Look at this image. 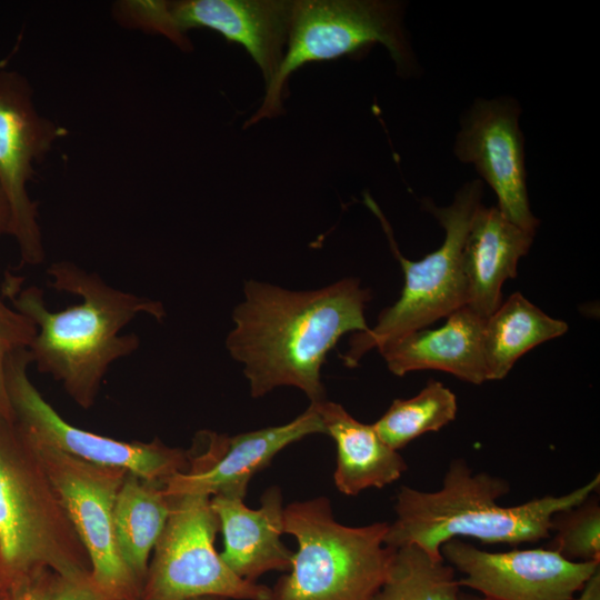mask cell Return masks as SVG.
<instances>
[{
    "mask_svg": "<svg viewBox=\"0 0 600 600\" xmlns=\"http://www.w3.org/2000/svg\"><path fill=\"white\" fill-rule=\"evenodd\" d=\"M381 43L400 74L414 69L402 27V6L383 0H297L280 68L266 88L259 109L246 122L256 124L281 113L289 77L310 62L333 60Z\"/></svg>",
    "mask_w": 600,
    "mask_h": 600,
    "instance_id": "52a82bcc",
    "label": "cell"
},
{
    "mask_svg": "<svg viewBox=\"0 0 600 600\" xmlns=\"http://www.w3.org/2000/svg\"><path fill=\"white\" fill-rule=\"evenodd\" d=\"M168 499L169 516L149 561L141 600L208 596L270 600L271 588L236 576L216 550L219 520L210 497L177 494Z\"/></svg>",
    "mask_w": 600,
    "mask_h": 600,
    "instance_id": "ba28073f",
    "label": "cell"
},
{
    "mask_svg": "<svg viewBox=\"0 0 600 600\" xmlns=\"http://www.w3.org/2000/svg\"><path fill=\"white\" fill-rule=\"evenodd\" d=\"M509 221L497 207L476 210L464 240L461 266L469 307L487 319L502 303V284L517 277L519 260L534 239Z\"/></svg>",
    "mask_w": 600,
    "mask_h": 600,
    "instance_id": "ac0fdd59",
    "label": "cell"
},
{
    "mask_svg": "<svg viewBox=\"0 0 600 600\" xmlns=\"http://www.w3.org/2000/svg\"><path fill=\"white\" fill-rule=\"evenodd\" d=\"M314 404L326 434L336 443L333 481L341 493L354 497L370 488L382 489L407 471L403 457L382 441L372 424L360 422L339 403Z\"/></svg>",
    "mask_w": 600,
    "mask_h": 600,
    "instance_id": "d6986e66",
    "label": "cell"
},
{
    "mask_svg": "<svg viewBox=\"0 0 600 600\" xmlns=\"http://www.w3.org/2000/svg\"><path fill=\"white\" fill-rule=\"evenodd\" d=\"M28 349L12 353L7 363V389L13 420L32 439L92 463L116 467L150 481L164 483L190 469V450L172 448L154 438L122 441L78 428L64 420L29 377Z\"/></svg>",
    "mask_w": 600,
    "mask_h": 600,
    "instance_id": "9c48e42d",
    "label": "cell"
},
{
    "mask_svg": "<svg viewBox=\"0 0 600 600\" xmlns=\"http://www.w3.org/2000/svg\"><path fill=\"white\" fill-rule=\"evenodd\" d=\"M51 600H110L96 584L91 573L58 576Z\"/></svg>",
    "mask_w": 600,
    "mask_h": 600,
    "instance_id": "484cf974",
    "label": "cell"
},
{
    "mask_svg": "<svg viewBox=\"0 0 600 600\" xmlns=\"http://www.w3.org/2000/svg\"><path fill=\"white\" fill-rule=\"evenodd\" d=\"M163 483L127 472L116 498L113 528L121 558L141 587L170 503ZM142 590V589H141Z\"/></svg>",
    "mask_w": 600,
    "mask_h": 600,
    "instance_id": "ffe728a7",
    "label": "cell"
},
{
    "mask_svg": "<svg viewBox=\"0 0 600 600\" xmlns=\"http://www.w3.org/2000/svg\"><path fill=\"white\" fill-rule=\"evenodd\" d=\"M293 1L287 0H180L166 1L172 41L183 51L192 49L187 36L206 28L229 42L241 44L262 72L266 88L282 62Z\"/></svg>",
    "mask_w": 600,
    "mask_h": 600,
    "instance_id": "9a60e30c",
    "label": "cell"
},
{
    "mask_svg": "<svg viewBox=\"0 0 600 600\" xmlns=\"http://www.w3.org/2000/svg\"><path fill=\"white\" fill-rule=\"evenodd\" d=\"M460 591L449 563L407 544L394 549L388 574L370 600H457Z\"/></svg>",
    "mask_w": 600,
    "mask_h": 600,
    "instance_id": "7402d4cb",
    "label": "cell"
},
{
    "mask_svg": "<svg viewBox=\"0 0 600 600\" xmlns=\"http://www.w3.org/2000/svg\"><path fill=\"white\" fill-rule=\"evenodd\" d=\"M27 436L88 554L96 584L110 600H139L142 587L121 558L113 528L116 498L128 471L84 461Z\"/></svg>",
    "mask_w": 600,
    "mask_h": 600,
    "instance_id": "30bf717a",
    "label": "cell"
},
{
    "mask_svg": "<svg viewBox=\"0 0 600 600\" xmlns=\"http://www.w3.org/2000/svg\"><path fill=\"white\" fill-rule=\"evenodd\" d=\"M567 330L564 321L548 316L520 292L512 293L484 321L482 342L488 381L503 379L521 356Z\"/></svg>",
    "mask_w": 600,
    "mask_h": 600,
    "instance_id": "44dd1931",
    "label": "cell"
},
{
    "mask_svg": "<svg viewBox=\"0 0 600 600\" xmlns=\"http://www.w3.org/2000/svg\"><path fill=\"white\" fill-rule=\"evenodd\" d=\"M520 108L509 98L479 99L466 113L454 143L457 158L474 166L494 191L499 211L521 229L536 233L519 127Z\"/></svg>",
    "mask_w": 600,
    "mask_h": 600,
    "instance_id": "5bb4252c",
    "label": "cell"
},
{
    "mask_svg": "<svg viewBox=\"0 0 600 600\" xmlns=\"http://www.w3.org/2000/svg\"><path fill=\"white\" fill-rule=\"evenodd\" d=\"M190 600H228V599L222 598V597L208 596V597H199V598H194Z\"/></svg>",
    "mask_w": 600,
    "mask_h": 600,
    "instance_id": "4dcf8cb0",
    "label": "cell"
},
{
    "mask_svg": "<svg viewBox=\"0 0 600 600\" xmlns=\"http://www.w3.org/2000/svg\"><path fill=\"white\" fill-rule=\"evenodd\" d=\"M482 194V181L473 180L464 183L456 193L453 202L447 207H437L424 200V208L437 218L446 236L436 251L418 261H411L400 253L386 217L373 199L364 194L366 204L380 220L390 248L402 268L404 284L399 299L381 311L376 326L352 333L349 349L342 357L347 367H356L368 351L424 329L466 306L461 256L471 219L481 206Z\"/></svg>",
    "mask_w": 600,
    "mask_h": 600,
    "instance_id": "8992f818",
    "label": "cell"
},
{
    "mask_svg": "<svg viewBox=\"0 0 600 600\" xmlns=\"http://www.w3.org/2000/svg\"><path fill=\"white\" fill-rule=\"evenodd\" d=\"M457 600H488V599L483 598L482 596L478 593H469L461 590Z\"/></svg>",
    "mask_w": 600,
    "mask_h": 600,
    "instance_id": "f546056e",
    "label": "cell"
},
{
    "mask_svg": "<svg viewBox=\"0 0 600 600\" xmlns=\"http://www.w3.org/2000/svg\"><path fill=\"white\" fill-rule=\"evenodd\" d=\"M317 433L326 434V430L314 403L284 424L232 437L203 432V449L190 450L189 471L166 480L163 493L244 499L252 477L267 468L281 450Z\"/></svg>",
    "mask_w": 600,
    "mask_h": 600,
    "instance_id": "4fadbf2b",
    "label": "cell"
},
{
    "mask_svg": "<svg viewBox=\"0 0 600 600\" xmlns=\"http://www.w3.org/2000/svg\"><path fill=\"white\" fill-rule=\"evenodd\" d=\"M36 333L32 320L6 302L0 286V413L9 419L13 417L7 389V363L12 353L29 349Z\"/></svg>",
    "mask_w": 600,
    "mask_h": 600,
    "instance_id": "d4e9b609",
    "label": "cell"
},
{
    "mask_svg": "<svg viewBox=\"0 0 600 600\" xmlns=\"http://www.w3.org/2000/svg\"><path fill=\"white\" fill-rule=\"evenodd\" d=\"M223 536L219 552L224 564L239 578L257 582L269 571H289L293 551L281 541L284 533V506L279 487L268 488L259 509H250L243 499L210 497Z\"/></svg>",
    "mask_w": 600,
    "mask_h": 600,
    "instance_id": "2e32d148",
    "label": "cell"
},
{
    "mask_svg": "<svg viewBox=\"0 0 600 600\" xmlns=\"http://www.w3.org/2000/svg\"><path fill=\"white\" fill-rule=\"evenodd\" d=\"M484 321L463 306L450 313L442 327L410 332L378 350L396 376L438 370L481 384L488 381L482 342Z\"/></svg>",
    "mask_w": 600,
    "mask_h": 600,
    "instance_id": "e0dca14e",
    "label": "cell"
},
{
    "mask_svg": "<svg viewBox=\"0 0 600 600\" xmlns=\"http://www.w3.org/2000/svg\"><path fill=\"white\" fill-rule=\"evenodd\" d=\"M574 600H600V568L587 580Z\"/></svg>",
    "mask_w": 600,
    "mask_h": 600,
    "instance_id": "83f0119b",
    "label": "cell"
},
{
    "mask_svg": "<svg viewBox=\"0 0 600 600\" xmlns=\"http://www.w3.org/2000/svg\"><path fill=\"white\" fill-rule=\"evenodd\" d=\"M370 300V290L353 278L314 290L247 281L226 347L242 364L251 396L287 386L303 391L310 403L326 400L322 364L343 334L369 329Z\"/></svg>",
    "mask_w": 600,
    "mask_h": 600,
    "instance_id": "6da1fadb",
    "label": "cell"
},
{
    "mask_svg": "<svg viewBox=\"0 0 600 600\" xmlns=\"http://www.w3.org/2000/svg\"><path fill=\"white\" fill-rule=\"evenodd\" d=\"M283 520L298 548L270 600H370L383 583L394 553L388 522L344 526L326 497L286 506Z\"/></svg>",
    "mask_w": 600,
    "mask_h": 600,
    "instance_id": "5b68a950",
    "label": "cell"
},
{
    "mask_svg": "<svg viewBox=\"0 0 600 600\" xmlns=\"http://www.w3.org/2000/svg\"><path fill=\"white\" fill-rule=\"evenodd\" d=\"M599 486L597 474L566 494L502 506L499 500L511 489L508 480L486 471L474 472L464 459L457 458L450 461L438 490L407 486L399 489L396 519L389 523L384 543L393 549L414 544L441 557V547L452 539L510 546L548 540L553 516L578 506Z\"/></svg>",
    "mask_w": 600,
    "mask_h": 600,
    "instance_id": "3957f363",
    "label": "cell"
},
{
    "mask_svg": "<svg viewBox=\"0 0 600 600\" xmlns=\"http://www.w3.org/2000/svg\"><path fill=\"white\" fill-rule=\"evenodd\" d=\"M460 587L488 600H574L600 562H573L549 548L482 550L463 539L441 549Z\"/></svg>",
    "mask_w": 600,
    "mask_h": 600,
    "instance_id": "7c38bea8",
    "label": "cell"
},
{
    "mask_svg": "<svg viewBox=\"0 0 600 600\" xmlns=\"http://www.w3.org/2000/svg\"><path fill=\"white\" fill-rule=\"evenodd\" d=\"M11 210L8 198L0 186V238L4 234L10 236Z\"/></svg>",
    "mask_w": 600,
    "mask_h": 600,
    "instance_id": "f1b7e54d",
    "label": "cell"
},
{
    "mask_svg": "<svg viewBox=\"0 0 600 600\" xmlns=\"http://www.w3.org/2000/svg\"><path fill=\"white\" fill-rule=\"evenodd\" d=\"M139 600H141V599H139Z\"/></svg>",
    "mask_w": 600,
    "mask_h": 600,
    "instance_id": "d6a6232c",
    "label": "cell"
},
{
    "mask_svg": "<svg viewBox=\"0 0 600 600\" xmlns=\"http://www.w3.org/2000/svg\"><path fill=\"white\" fill-rule=\"evenodd\" d=\"M67 133L38 112L24 76L0 70V186L9 201L10 236L22 266L36 267L46 259L37 202L29 197L27 184L36 174L34 164Z\"/></svg>",
    "mask_w": 600,
    "mask_h": 600,
    "instance_id": "8fae6325",
    "label": "cell"
},
{
    "mask_svg": "<svg viewBox=\"0 0 600 600\" xmlns=\"http://www.w3.org/2000/svg\"><path fill=\"white\" fill-rule=\"evenodd\" d=\"M57 574L42 570L9 591L10 600H51Z\"/></svg>",
    "mask_w": 600,
    "mask_h": 600,
    "instance_id": "4316f807",
    "label": "cell"
},
{
    "mask_svg": "<svg viewBox=\"0 0 600 600\" xmlns=\"http://www.w3.org/2000/svg\"><path fill=\"white\" fill-rule=\"evenodd\" d=\"M457 410L456 394L431 379L414 397L393 400L372 426L384 443L399 451L420 436L449 424Z\"/></svg>",
    "mask_w": 600,
    "mask_h": 600,
    "instance_id": "603a6c76",
    "label": "cell"
},
{
    "mask_svg": "<svg viewBox=\"0 0 600 600\" xmlns=\"http://www.w3.org/2000/svg\"><path fill=\"white\" fill-rule=\"evenodd\" d=\"M0 600H10L9 592L1 587H0Z\"/></svg>",
    "mask_w": 600,
    "mask_h": 600,
    "instance_id": "1f68e13d",
    "label": "cell"
},
{
    "mask_svg": "<svg viewBox=\"0 0 600 600\" xmlns=\"http://www.w3.org/2000/svg\"><path fill=\"white\" fill-rule=\"evenodd\" d=\"M549 549L573 562H600V504L592 493L551 521Z\"/></svg>",
    "mask_w": 600,
    "mask_h": 600,
    "instance_id": "cb8c5ba5",
    "label": "cell"
},
{
    "mask_svg": "<svg viewBox=\"0 0 600 600\" xmlns=\"http://www.w3.org/2000/svg\"><path fill=\"white\" fill-rule=\"evenodd\" d=\"M42 570L70 577L91 567L32 441L0 413V587Z\"/></svg>",
    "mask_w": 600,
    "mask_h": 600,
    "instance_id": "277c9868",
    "label": "cell"
},
{
    "mask_svg": "<svg viewBox=\"0 0 600 600\" xmlns=\"http://www.w3.org/2000/svg\"><path fill=\"white\" fill-rule=\"evenodd\" d=\"M47 273L52 289L77 296L80 302L51 311L43 291L22 287L16 276H7L1 290L37 328L28 349L32 364L61 383L80 408L90 409L110 366L140 347L139 337L122 334V329L139 314L161 321L166 310L160 301L114 288L71 261H56Z\"/></svg>",
    "mask_w": 600,
    "mask_h": 600,
    "instance_id": "7a4b0ae2",
    "label": "cell"
}]
</instances>
